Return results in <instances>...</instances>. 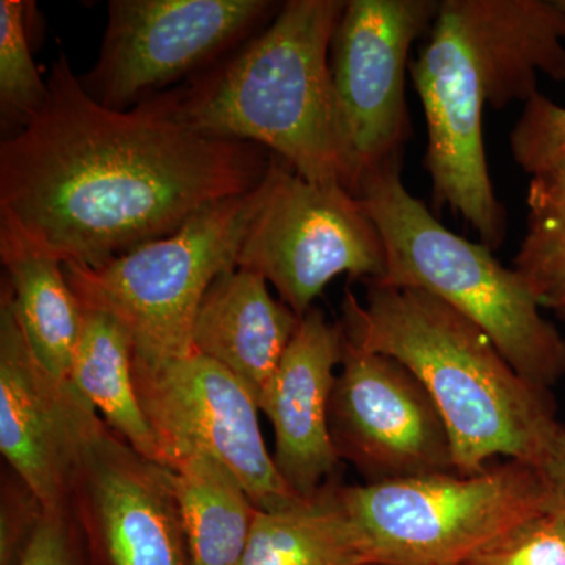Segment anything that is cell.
Returning a JSON list of instances; mask_svg holds the SVG:
<instances>
[{"instance_id": "4316f807", "label": "cell", "mask_w": 565, "mask_h": 565, "mask_svg": "<svg viewBox=\"0 0 565 565\" xmlns=\"http://www.w3.org/2000/svg\"><path fill=\"white\" fill-rule=\"evenodd\" d=\"M544 471L548 476L553 489H555L561 511L565 514V433L561 435L555 451L550 457L548 463L545 465Z\"/></svg>"}, {"instance_id": "44dd1931", "label": "cell", "mask_w": 565, "mask_h": 565, "mask_svg": "<svg viewBox=\"0 0 565 565\" xmlns=\"http://www.w3.org/2000/svg\"><path fill=\"white\" fill-rule=\"evenodd\" d=\"M526 204L514 269L539 305L565 322V163L531 177Z\"/></svg>"}, {"instance_id": "8fae6325", "label": "cell", "mask_w": 565, "mask_h": 565, "mask_svg": "<svg viewBox=\"0 0 565 565\" xmlns=\"http://www.w3.org/2000/svg\"><path fill=\"white\" fill-rule=\"evenodd\" d=\"M267 0H110L98 62L81 77L93 99L128 110L244 39Z\"/></svg>"}, {"instance_id": "5b68a950", "label": "cell", "mask_w": 565, "mask_h": 565, "mask_svg": "<svg viewBox=\"0 0 565 565\" xmlns=\"http://www.w3.org/2000/svg\"><path fill=\"white\" fill-rule=\"evenodd\" d=\"M401 169L366 178L356 192L384 243L385 275L375 282L433 294L481 327L527 382L552 388L565 375V338L525 278L492 248L445 228L405 189Z\"/></svg>"}, {"instance_id": "9c48e42d", "label": "cell", "mask_w": 565, "mask_h": 565, "mask_svg": "<svg viewBox=\"0 0 565 565\" xmlns=\"http://www.w3.org/2000/svg\"><path fill=\"white\" fill-rule=\"evenodd\" d=\"M237 267L259 274L303 318L333 278L375 281L385 248L362 203L341 184L299 177L275 156L269 195L248 230Z\"/></svg>"}, {"instance_id": "7402d4cb", "label": "cell", "mask_w": 565, "mask_h": 565, "mask_svg": "<svg viewBox=\"0 0 565 565\" xmlns=\"http://www.w3.org/2000/svg\"><path fill=\"white\" fill-rule=\"evenodd\" d=\"M21 0H0V111L7 128L20 131L47 99V82L33 63ZM13 134V132H11Z\"/></svg>"}, {"instance_id": "30bf717a", "label": "cell", "mask_w": 565, "mask_h": 565, "mask_svg": "<svg viewBox=\"0 0 565 565\" xmlns=\"http://www.w3.org/2000/svg\"><path fill=\"white\" fill-rule=\"evenodd\" d=\"M132 371L169 470L180 457L204 452L233 471L259 511L303 500L267 451L258 403L226 367L193 351L161 366L132 363Z\"/></svg>"}, {"instance_id": "484cf974", "label": "cell", "mask_w": 565, "mask_h": 565, "mask_svg": "<svg viewBox=\"0 0 565 565\" xmlns=\"http://www.w3.org/2000/svg\"><path fill=\"white\" fill-rule=\"evenodd\" d=\"M81 539L68 508L44 511L18 565H79Z\"/></svg>"}, {"instance_id": "603a6c76", "label": "cell", "mask_w": 565, "mask_h": 565, "mask_svg": "<svg viewBox=\"0 0 565 565\" xmlns=\"http://www.w3.org/2000/svg\"><path fill=\"white\" fill-rule=\"evenodd\" d=\"M514 161L523 172H548L565 163V107L542 93L525 103L509 136Z\"/></svg>"}, {"instance_id": "83f0119b", "label": "cell", "mask_w": 565, "mask_h": 565, "mask_svg": "<svg viewBox=\"0 0 565 565\" xmlns=\"http://www.w3.org/2000/svg\"><path fill=\"white\" fill-rule=\"evenodd\" d=\"M557 7L565 13V0H556Z\"/></svg>"}, {"instance_id": "ba28073f", "label": "cell", "mask_w": 565, "mask_h": 565, "mask_svg": "<svg viewBox=\"0 0 565 565\" xmlns=\"http://www.w3.org/2000/svg\"><path fill=\"white\" fill-rule=\"evenodd\" d=\"M437 0H348L330 46L341 185L403 166L412 136L405 103L411 50L433 28Z\"/></svg>"}, {"instance_id": "d4e9b609", "label": "cell", "mask_w": 565, "mask_h": 565, "mask_svg": "<svg viewBox=\"0 0 565 565\" xmlns=\"http://www.w3.org/2000/svg\"><path fill=\"white\" fill-rule=\"evenodd\" d=\"M44 515L43 504L11 468L0 487V565L20 564Z\"/></svg>"}, {"instance_id": "277c9868", "label": "cell", "mask_w": 565, "mask_h": 565, "mask_svg": "<svg viewBox=\"0 0 565 565\" xmlns=\"http://www.w3.org/2000/svg\"><path fill=\"white\" fill-rule=\"evenodd\" d=\"M344 0H289L233 58L151 96L195 131L258 145L303 180L341 184L330 46Z\"/></svg>"}, {"instance_id": "e0dca14e", "label": "cell", "mask_w": 565, "mask_h": 565, "mask_svg": "<svg viewBox=\"0 0 565 565\" xmlns=\"http://www.w3.org/2000/svg\"><path fill=\"white\" fill-rule=\"evenodd\" d=\"M0 262L14 313L41 366L71 382L84 308L71 289L65 267L41 250L17 222L0 214Z\"/></svg>"}, {"instance_id": "52a82bcc", "label": "cell", "mask_w": 565, "mask_h": 565, "mask_svg": "<svg viewBox=\"0 0 565 565\" xmlns=\"http://www.w3.org/2000/svg\"><path fill=\"white\" fill-rule=\"evenodd\" d=\"M340 492L371 565H462L509 531L564 514L545 471L522 460Z\"/></svg>"}, {"instance_id": "d6986e66", "label": "cell", "mask_w": 565, "mask_h": 565, "mask_svg": "<svg viewBox=\"0 0 565 565\" xmlns=\"http://www.w3.org/2000/svg\"><path fill=\"white\" fill-rule=\"evenodd\" d=\"M170 471L191 565H241L258 508L239 479L204 452L180 457Z\"/></svg>"}, {"instance_id": "4fadbf2b", "label": "cell", "mask_w": 565, "mask_h": 565, "mask_svg": "<svg viewBox=\"0 0 565 565\" xmlns=\"http://www.w3.org/2000/svg\"><path fill=\"white\" fill-rule=\"evenodd\" d=\"M66 508L102 565H191L172 471L106 424L82 449Z\"/></svg>"}, {"instance_id": "8992f818", "label": "cell", "mask_w": 565, "mask_h": 565, "mask_svg": "<svg viewBox=\"0 0 565 565\" xmlns=\"http://www.w3.org/2000/svg\"><path fill=\"white\" fill-rule=\"evenodd\" d=\"M273 169L274 159L258 188L207 207L177 233L98 269L63 264L82 308L125 327L134 363L161 366L193 352V323L204 294L222 274L236 269L248 230L269 195Z\"/></svg>"}, {"instance_id": "ac0fdd59", "label": "cell", "mask_w": 565, "mask_h": 565, "mask_svg": "<svg viewBox=\"0 0 565 565\" xmlns=\"http://www.w3.org/2000/svg\"><path fill=\"white\" fill-rule=\"evenodd\" d=\"M333 479L321 492L275 511H256L241 565H371Z\"/></svg>"}, {"instance_id": "2e32d148", "label": "cell", "mask_w": 565, "mask_h": 565, "mask_svg": "<svg viewBox=\"0 0 565 565\" xmlns=\"http://www.w3.org/2000/svg\"><path fill=\"white\" fill-rule=\"evenodd\" d=\"M300 319L288 305L274 299L266 278L236 267L204 294L193 323L192 348L236 375L259 407Z\"/></svg>"}, {"instance_id": "7a4b0ae2", "label": "cell", "mask_w": 565, "mask_h": 565, "mask_svg": "<svg viewBox=\"0 0 565 565\" xmlns=\"http://www.w3.org/2000/svg\"><path fill=\"white\" fill-rule=\"evenodd\" d=\"M408 71L426 115L434 204L497 250L505 211L487 166L484 110L530 102L539 73L565 82V13L556 0H441Z\"/></svg>"}, {"instance_id": "ffe728a7", "label": "cell", "mask_w": 565, "mask_h": 565, "mask_svg": "<svg viewBox=\"0 0 565 565\" xmlns=\"http://www.w3.org/2000/svg\"><path fill=\"white\" fill-rule=\"evenodd\" d=\"M131 338L102 311L84 310L71 382L104 424L145 459L167 468L161 446L141 408L134 382Z\"/></svg>"}, {"instance_id": "9a60e30c", "label": "cell", "mask_w": 565, "mask_h": 565, "mask_svg": "<svg viewBox=\"0 0 565 565\" xmlns=\"http://www.w3.org/2000/svg\"><path fill=\"white\" fill-rule=\"evenodd\" d=\"M343 351L341 323H330L311 308L259 401L274 427L275 465L302 498L315 497L337 479L341 460L330 434V401Z\"/></svg>"}, {"instance_id": "5bb4252c", "label": "cell", "mask_w": 565, "mask_h": 565, "mask_svg": "<svg viewBox=\"0 0 565 565\" xmlns=\"http://www.w3.org/2000/svg\"><path fill=\"white\" fill-rule=\"evenodd\" d=\"M104 424L73 382L52 377L25 340L9 286L0 299V451L44 511L65 508L82 449Z\"/></svg>"}, {"instance_id": "cb8c5ba5", "label": "cell", "mask_w": 565, "mask_h": 565, "mask_svg": "<svg viewBox=\"0 0 565 565\" xmlns=\"http://www.w3.org/2000/svg\"><path fill=\"white\" fill-rule=\"evenodd\" d=\"M462 565H565V514L555 512L515 527Z\"/></svg>"}, {"instance_id": "7c38bea8", "label": "cell", "mask_w": 565, "mask_h": 565, "mask_svg": "<svg viewBox=\"0 0 565 565\" xmlns=\"http://www.w3.org/2000/svg\"><path fill=\"white\" fill-rule=\"evenodd\" d=\"M330 434L340 460L352 463L366 484L459 473L451 437L426 386L403 363L345 337Z\"/></svg>"}, {"instance_id": "6da1fadb", "label": "cell", "mask_w": 565, "mask_h": 565, "mask_svg": "<svg viewBox=\"0 0 565 565\" xmlns=\"http://www.w3.org/2000/svg\"><path fill=\"white\" fill-rule=\"evenodd\" d=\"M273 159L195 131L152 98L109 109L61 54L44 106L0 145V214L52 258L98 269L258 188Z\"/></svg>"}, {"instance_id": "3957f363", "label": "cell", "mask_w": 565, "mask_h": 565, "mask_svg": "<svg viewBox=\"0 0 565 565\" xmlns=\"http://www.w3.org/2000/svg\"><path fill=\"white\" fill-rule=\"evenodd\" d=\"M364 286L363 302L345 289V340L392 356L426 386L451 437L457 471L481 473L497 457L544 470L565 433L550 390L516 373L481 327L433 294Z\"/></svg>"}]
</instances>
